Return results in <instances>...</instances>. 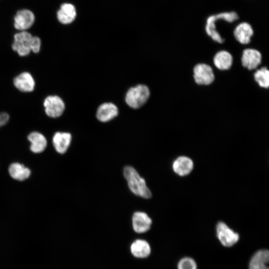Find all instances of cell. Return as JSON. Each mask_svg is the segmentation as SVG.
I'll return each instance as SVG.
<instances>
[{
    "label": "cell",
    "mask_w": 269,
    "mask_h": 269,
    "mask_svg": "<svg viewBox=\"0 0 269 269\" xmlns=\"http://www.w3.org/2000/svg\"><path fill=\"white\" fill-rule=\"evenodd\" d=\"M40 46L41 41L39 37L23 31L14 35L12 48L19 55L24 56L29 54L31 51L34 53L38 52Z\"/></svg>",
    "instance_id": "1"
},
{
    "label": "cell",
    "mask_w": 269,
    "mask_h": 269,
    "mask_svg": "<svg viewBox=\"0 0 269 269\" xmlns=\"http://www.w3.org/2000/svg\"><path fill=\"white\" fill-rule=\"evenodd\" d=\"M123 173L129 187L134 194L145 199L151 197V193L146 186L145 180L133 167L125 166Z\"/></svg>",
    "instance_id": "2"
},
{
    "label": "cell",
    "mask_w": 269,
    "mask_h": 269,
    "mask_svg": "<svg viewBox=\"0 0 269 269\" xmlns=\"http://www.w3.org/2000/svg\"><path fill=\"white\" fill-rule=\"evenodd\" d=\"M150 96L148 88L144 85H138L131 88L127 92L125 101L127 105L133 109H138L142 106Z\"/></svg>",
    "instance_id": "3"
},
{
    "label": "cell",
    "mask_w": 269,
    "mask_h": 269,
    "mask_svg": "<svg viewBox=\"0 0 269 269\" xmlns=\"http://www.w3.org/2000/svg\"><path fill=\"white\" fill-rule=\"evenodd\" d=\"M216 233L218 240L225 247L233 246L239 240V234L222 221L217 224Z\"/></svg>",
    "instance_id": "4"
},
{
    "label": "cell",
    "mask_w": 269,
    "mask_h": 269,
    "mask_svg": "<svg viewBox=\"0 0 269 269\" xmlns=\"http://www.w3.org/2000/svg\"><path fill=\"white\" fill-rule=\"evenodd\" d=\"M44 107L46 115L51 118L60 117L65 109V104L62 99L56 95L49 96L44 101Z\"/></svg>",
    "instance_id": "5"
},
{
    "label": "cell",
    "mask_w": 269,
    "mask_h": 269,
    "mask_svg": "<svg viewBox=\"0 0 269 269\" xmlns=\"http://www.w3.org/2000/svg\"><path fill=\"white\" fill-rule=\"evenodd\" d=\"M193 73L194 79L199 85H209L215 79L212 68L204 63L197 64L193 69Z\"/></svg>",
    "instance_id": "6"
},
{
    "label": "cell",
    "mask_w": 269,
    "mask_h": 269,
    "mask_svg": "<svg viewBox=\"0 0 269 269\" xmlns=\"http://www.w3.org/2000/svg\"><path fill=\"white\" fill-rule=\"evenodd\" d=\"M132 227L134 232L143 234L148 231L152 225V220L145 212L137 211L132 216Z\"/></svg>",
    "instance_id": "7"
},
{
    "label": "cell",
    "mask_w": 269,
    "mask_h": 269,
    "mask_svg": "<svg viewBox=\"0 0 269 269\" xmlns=\"http://www.w3.org/2000/svg\"><path fill=\"white\" fill-rule=\"evenodd\" d=\"M130 251L134 257L136 259H143L150 256L151 248L146 240L137 239L131 243L130 246Z\"/></svg>",
    "instance_id": "8"
},
{
    "label": "cell",
    "mask_w": 269,
    "mask_h": 269,
    "mask_svg": "<svg viewBox=\"0 0 269 269\" xmlns=\"http://www.w3.org/2000/svg\"><path fill=\"white\" fill-rule=\"evenodd\" d=\"M35 17L29 10L18 11L14 18V26L18 30L24 31L30 27L34 22Z\"/></svg>",
    "instance_id": "9"
},
{
    "label": "cell",
    "mask_w": 269,
    "mask_h": 269,
    "mask_svg": "<svg viewBox=\"0 0 269 269\" xmlns=\"http://www.w3.org/2000/svg\"><path fill=\"white\" fill-rule=\"evenodd\" d=\"M261 53L254 49H246L244 50L241 58L243 66L249 70L256 68L261 63Z\"/></svg>",
    "instance_id": "10"
},
{
    "label": "cell",
    "mask_w": 269,
    "mask_h": 269,
    "mask_svg": "<svg viewBox=\"0 0 269 269\" xmlns=\"http://www.w3.org/2000/svg\"><path fill=\"white\" fill-rule=\"evenodd\" d=\"M192 160L185 156L178 157L173 162L172 168L175 173L180 176L188 175L193 170Z\"/></svg>",
    "instance_id": "11"
},
{
    "label": "cell",
    "mask_w": 269,
    "mask_h": 269,
    "mask_svg": "<svg viewBox=\"0 0 269 269\" xmlns=\"http://www.w3.org/2000/svg\"><path fill=\"white\" fill-rule=\"evenodd\" d=\"M117 107L112 103H105L97 109L96 117L102 122H109L115 118L118 114Z\"/></svg>",
    "instance_id": "12"
},
{
    "label": "cell",
    "mask_w": 269,
    "mask_h": 269,
    "mask_svg": "<svg viewBox=\"0 0 269 269\" xmlns=\"http://www.w3.org/2000/svg\"><path fill=\"white\" fill-rule=\"evenodd\" d=\"M76 15L75 7L69 3H64L61 4L57 12L58 20L63 24L72 23L75 19Z\"/></svg>",
    "instance_id": "13"
},
{
    "label": "cell",
    "mask_w": 269,
    "mask_h": 269,
    "mask_svg": "<svg viewBox=\"0 0 269 269\" xmlns=\"http://www.w3.org/2000/svg\"><path fill=\"white\" fill-rule=\"evenodd\" d=\"M13 84L17 89L24 92H31L35 87V81L28 72H23L15 77Z\"/></svg>",
    "instance_id": "14"
},
{
    "label": "cell",
    "mask_w": 269,
    "mask_h": 269,
    "mask_svg": "<svg viewBox=\"0 0 269 269\" xmlns=\"http://www.w3.org/2000/svg\"><path fill=\"white\" fill-rule=\"evenodd\" d=\"M72 140L71 134L66 132H56L52 138V142L55 150L63 154L67 150Z\"/></svg>",
    "instance_id": "15"
},
{
    "label": "cell",
    "mask_w": 269,
    "mask_h": 269,
    "mask_svg": "<svg viewBox=\"0 0 269 269\" xmlns=\"http://www.w3.org/2000/svg\"><path fill=\"white\" fill-rule=\"evenodd\" d=\"M253 33L251 25L247 22H243L235 28L234 35L238 41L242 44H246L250 42Z\"/></svg>",
    "instance_id": "16"
},
{
    "label": "cell",
    "mask_w": 269,
    "mask_h": 269,
    "mask_svg": "<svg viewBox=\"0 0 269 269\" xmlns=\"http://www.w3.org/2000/svg\"><path fill=\"white\" fill-rule=\"evenodd\" d=\"M269 263V250H261L257 252L252 257L249 269H269L267 264Z\"/></svg>",
    "instance_id": "17"
},
{
    "label": "cell",
    "mask_w": 269,
    "mask_h": 269,
    "mask_svg": "<svg viewBox=\"0 0 269 269\" xmlns=\"http://www.w3.org/2000/svg\"><path fill=\"white\" fill-rule=\"evenodd\" d=\"M27 139L31 144L30 149L34 153H38L43 152L47 146V140L41 133L33 132L29 134Z\"/></svg>",
    "instance_id": "18"
},
{
    "label": "cell",
    "mask_w": 269,
    "mask_h": 269,
    "mask_svg": "<svg viewBox=\"0 0 269 269\" xmlns=\"http://www.w3.org/2000/svg\"><path fill=\"white\" fill-rule=\"evenodd\" d=\"M8 172L12 178L18 181H23L28 178L31 173L28 168L17 162L12 163L9 166Z\"/></svg>",
    "instance_id": "19"
},
{
    "label": "cell",
    "mask_w": 269,
    "mask_h": 269,
    "mask_svg": "<svg viewBox=\"0 0 269 269\" xmlns=\"http://www.w3.org/2000/svg\"><path fill=\"white\" fill-rule=\"evenodd\" d=\"M213 62L218 69L222 70H228L232 65L233 58L229 52L222 50L215 54L213 58Z\"/></svg>",
    "instance_id": "20"
},
{
    "label": "cell",
    "mask_w": 269,
    "mask_h": 269,
    "mask_svg": "<svg viewBox=\"0 0 269 269\" xmlns=\"http://www.w3.org/2000/svg\"><path fill=\"white\" fill-rule=\"evenodd\" d=\"M217 20L216 15H212L208 17L205 26V30L207 34L210 36L213 40L219 43H222L224 39L221 36L219 33L217 31L215 22Z\"/></svg>",
    "instance_id": "21"
},
{
    "label": "cell",
    "mask_w": 269,
    "mask_h": 269,
    "mask_svg": "<svg viewBox=\"0 0 269 269\" xmlns=\"http://www.w3.org/2000/svg\"><path fill=\"white\" fill-rule=\"evenodd\" d=\"M256 81L261 87H269V70L266 67H262L256 71L254 74Z\"/></svg>",
    "instance_id": "22"
},
{
    "label": "cell",
    "mask_w": 269,
    "mask_h": 269,
    "mask_svg": "<svg viewBox=\"0 0 269 269\" xmlns=\"http://www.w3.org/2000/svg\"><path fill=\"white\" fill-rule=\"evenodd\" d=\"M177 268V269H197V265L193 258L185 257L178 261Z\"/></svg>",
    "instance_id": "23"
},
{
    "label": "cell",
    "mask_w": 269,
    "mask_h": 269,
    "mask_svg": "<svg viewBox=\"0 0 269 269\" xmlns=\"http://www.w3.org/2000/svg\"><path fill=\"white\" fill-rule=\"evenodd\" d=\"M9 120V116L6 113H0V127L7 123Z\"/></svg>",
    "instance_id": "24"
}]
</instances>
